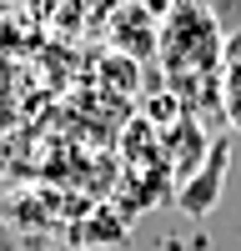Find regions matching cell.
Here are the masks:
<instances>
[{
    "label": "cell",
    "mask_w": 241,
    "mask_h": 251,
    "mask_svg": "<svg viewBox=\"0 0 241 251\" xmlns=\"http://www.w3.org/2000/svg\"><path fill=\"white\" fill-rule=\"evenodd\" d=\"M156 55L166 66L171 86H196V80H211L216 71H226V35H221L216 15L206 5H176L161 20V40Z\"/></svg>",
    "instance_id": "1"
},
{
    "label": "cell",
    "mask_w": 241,
    "mask_h": 251,
    "mask_svg": "<svg viewBox=\"0 0 241 251\" xmlns=\"http://www.w3.org/2000/svg\"><path fill=\"white\" fill-rule=\"evenodd\" d=\"M156 40H161V20H151V10L126 5L111 15V50L126 55V60H146L156 55Z\"/></svg>",
    "instance_id": "2"
},
{
    "label": "cell",
    "mask_w": 241,
    "mask_h": 251,
    "mask_svg": "<svg viewBox=\"0 0 241 251\" xmlns=\"http://www.w3.org/2000/svg\"><path fill=\"white\" fill-rule=\"evenodd\" d=\"M221 171H226V146H216V151H211V171H201L186 191H181V211H191V216L211 211V206H216V191H221Z\"/></svg>",
    "instance_id": "3"
},
{
    "label": "cell",
    "mask_w": 241,
    "mask_h": 251,
    "mask_svg": "<svg viewBox=\"0 0 241 251\" xmlns=\"http://www.w3.org/2000/svg\"><path fill=\"white\" fill-rule=\"evenodd\" d=\"M221 111H226L231 131H241V60H226L221 71Z\"/></svg>",
    "instance_id": "4"
},
{
    "label": "cell",
    "mask_w": 241,
    "mask_h": 251,
    "mask_svg": "<svg viewBox=\"0 0 241 251\" xmlns=\"http://www.w3.org/2000/svg\"><path fill=\"white\" fill-rule=\"evenodd\" d=\"M106 75H116V80H111L116 91H136V60H126V55H111V60H106Z\"/></svg>",
    "instance_id": "5"
},
{
    "label": "cell",
    "mask_w": 241,
    "mask_h": 251,
    "mask_svg": "<svg viewBox=\"0 0 241 251\" xmlns=\"http://www.w3.org/2000/svg\"><path fill=\"white\" fill-rule=\"evenodd\" d=\"M226 60H241V30H236V35L226 40Z\"/></svg>",
    "instance_id": "6"
}]
</instances>
